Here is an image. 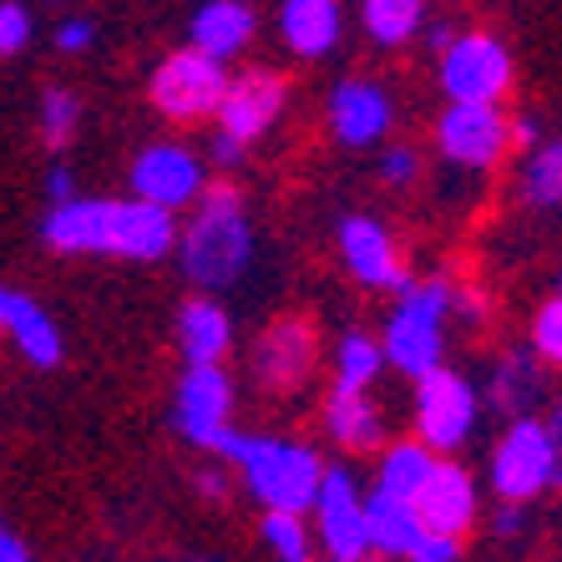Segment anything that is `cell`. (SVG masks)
Instances as JSON below:
<instances>
[{"label": "cell", "instance_id": "1", "mask_svg": "<svg viewBox=\"0 0 562 562\" xmlns=\"http://www.w3.org/2000/svg\"><path fill=\"white\" fill-rule=\"evenodd\" d=\"M178 213L143 198H71L41 213V244L66 259H127L157 263L178 249Z\"/></svg>", "mask_w": 562, "mask_h": 562}, {"label": "cell", "instance_id": "2", "mask_svg": "<svg viewBox=\"0 0 562 562\" xmlns=\"http://www.w3.org/2000/svg\"><path fill=\"white\" fill-rule=\"evenodd\" d=\"M193 294H228L254 269V218L234 183H209L188 209L172 249Z\"/></svg>", "mask_w": 562, "mask_h": 562}, {"label": "cell", "instance_id": "3", "mask_svg": "<svg viewBox=\"0 0 562 562\" xmlns=\"http://www.w3.org/2000/svg\"><path fill=\"white\" fill-rule=\"evenodd\" d=\"M228 467H234L244 492H249L263 512H300V517H310L329 461L319 457L310 441H300V436L238 431V446H234V457H228Z\"/></svg>", "mask_w": 562, "mask_h": 562}, {"label": "cell", "instance_id": "4", "mask_svg": "<svg viewBox=\"0 0 562 562\" xmlns=\"http://www.w3.org/2000/svg\"><path fill=\"white\" fill-rule=\"evenodd\" d=\"M451 304H457V284L451 274H426L411 279L391 304V319L380 329V350L395 375L420 380L426 370L446 366V325H451Z\"/></svg>", "mask_w": 562, "mask_h": 562}, {"label": "cell", "instance_id": "5", "mask_svg": "<svg viewBox=\"0 0 562 562\" xmlns=\"http://www.w3.org/2000/svg\"><path fill=\"white\" fill-rule=\"evenodd\" d=\"M234 406H238V380L223 366H183L178 385H172V431L183 436L188 446H198L203 457L228 461L238 446V426H234Z\"/></svg>", "mask_w": 562, "mask_h": 562}, {"label": "cell", "instance_id": "6", "mask_svg": "<svg viewBox=\"0 0 562 562\" xmlns=\"http://www.w3.org/2000/svg\"><path fill=\"white\" fill-rule=\"evenodd\" d=\"M486 486L497 492V502H522V507L558 486V441L548 416H517L502 426L486 461Z\"/></svg>", "mask_w": 562, "mask_h": 562}, {"label": "cell", "instance_id": "7", "mask_svg": "<svg viewBox=\"0 0 562 562\" xmlns=\"http://www.w3.org/2000/svg\"><path fill=\"white\" fill-rule=\"evenodd\" d=\"M411 426L436 457H457L461 446L476 436L482 426V391L476 380L461 375L451 366L426 370L420 380H411Z\"/></svg>", "mask_w": 562, "mask_h": 562}, {"label": "cell", "instance_id": "8", "mask_svg": "<svg viewBox=\"0 0 562 562\" xmlns=\"http://www.w3.org/2000/svg\"><path fill=\"white\" fill-rule=\"evenodd\" d=\"M436 157L457 172H497L512 153V117L502 102H446L431 127Z\"/></svg>", "mask_w": 562, "mask_h": 562}, {"label": "cell", "instance_id": "9", "mask_svg": "<svg viewBox=\"0 0 562 562\" xmlns=\"http://www.w3.org/2000/svg\"><path fill=\"white\" fill-rule=\"evenodd\" d=\"M228 77H234L228 61H213V56H203L198 46H183V52H168L153 66V77H147V102H153L168 122L218 117Z\"/></svg>", "mask_w": 562, "mask_h": 562}, {"label": "cell", "instance_id": "10", "mask_svg": "<svg viewBox=\"0 0 562 562\" xmlns=\"http://www.w3.org/2000/svg\"><path fill=\"white\" fill-rule=\"evenodd\" d=\"M319 375V335L300 314H279L259 329V340L249 350V380L269 401H289L300 395L310 380Z\"/></svg>", "mask_w": 562, "mask_h": 562}, {"label": "cell", "instance_id": "11", "mask_svg": "<svg viewBox=\"0 0 562 562\" xmlns=\"http://www.w3.org/2000/svg\"><path fill=\"white\" fill-rule=\"evenodd\" d=\"M517 81L507 41L492 31H461L436 56V87L446 102H502Z\"/></svg>", "mask_w": 562, "mask_h": 562}, {"label": "cell", "instance_id": "12", "mask_svg": "<svg viewBox=\"0 0 562 562\" xmlns=\"http://www.w3.org/2000/svg\"><path fill=\"white\" fill-rule=\"evenodd\" d=\"M209 157L193 153L188 143H147L143 153L132 157L127 168V188L132 198L157 203V209L183 213L198 203V193L209 188Z\"/></svg>", "mask_w": 562, "mask_h": 562}, {"label": "cell", "instance_id": "13", "mask_svg": "<svg viewBox=\"0 0 562 562\" xmlns=\"http://www.w3.org/2000/svg\"><path fill=\"white\" fill-rule=\"evenodd\" d=\"M310 527L329 562H355L370 552L366 492H360V476H355L350 467H325L319 497H314V507H310Z\"/></svg>", "mask_w": 562, "mask_h": 562}, {"label": "cell", "instance_id": "14", "mask_svg": "<svg viewBox=\"0 0 562 562\" xmlns=\"http://www.w3.org/2000/svg\"><path fill=\"white\" fill-rule=\"evenodd\" d=\"M335 249L340 263L350 269V279L360 289H380V294H401L411 284V263L395 244V234L375 213H345L335 228Z\"/></svg>", "mask_w": 562, "mask_h": 562}, {"label": "cell", "instance_id": "15", "mask_svg": "<svg viewBox=\"0 0 562 562\" xmlns=\"http://www.w3.org/2000/svg\"><path fill=\"white\" fill-rule=\"evenodd\" d=\"M284 106H289V81L279 77L274 66H244L238 77H228V92H223L213 122H218V132L254 147L274 132V122L284 117Z\"/></svg>", "mask_w": 562, "mask_h": 562}, {"label": "cell", "instance_id": "16", "mask_svg": "<svg viewBox=\"0 0 562 562\" xmlns=\"http://www.w3.org/2000/svg\"><path fill=\"white\" fill-rule=\"evenodd\" d=\"M325 122L340 147H375L395 127V97L375 77H340L329 87Z\"/></svg>", "mask_w": 562, "mask_h": 562}, {"label": "cell", "instance_id": "17", "mask_svg": "<svg viewBox=\"0 0 562 562\" xmlns=\"http://www.w3.org/2000/svg\"><path fill=\"white\" fill-rule=\"evenodd\" d=\"M416 512L431 532L467 537L476 527V517H482V486L457 457H441L436 471L426 476V486L416 492Z\"/></svg>", "mask_w": 562, "mask_h": 562}, {"label": "cell", "instance_id": "18", "mask_svg": "<svg viewBox=\"0 0 562 562\" xmlns=\"http://www.w3.org/2000/svg\"><path fill=\"white\" fill-rule=\"evenodd\" d=\"M548 366L532 355V345H512L492 360L486 370V406L497 411V416L517 420V416H537V411L548 406Z\"/></svg>", "mask_w": 562, "mask_h": 562}, {"label": "cell", "instance_id": "19", "mask_svg": "<svg viewBox=\"0 0 562 562\" xmlns=\"http://www.w3.org/2000/svg\"><path fill=\"white\" fill-rule=\"evenodd\" d=\"M0 335H11V345L31 370H56L66 355L61 325L52 319V310L11 284H0Z\"/></svg>", "mask_w": 562, "mask_h": 562}, {"label": "cell", "instance_id": "20", "mask_svg": "<svg viewBox=\"0 0 562 562\" xmlns=\"http://www.w3.org/2000/svg\"><path fill=\"white\" fill-rule=\"evenodd\" d=\"M172 340L183 350V366H223L234 350V314L218 304V294H193L178 304Z\"/></svg>", "mask_w": 562, "mask_h": 562}, {"label": "cell", "instance_id": "21", "mask_svg": "<svg viewBox=\"0 0 562 562\" xmlns=\"http://www.w3.org/2000/svg\"><path fill=\"white\" fill-rule=\"evenodd\" d=\"M345 36L340 0H279V41L300 61H325Z\"/></svg>", "mask_w": 562, "mask_h": 562}, {"label": "cell", "instance_id": "22", "mask_svg": "<svg viewBox=\"0 0 562 562\" xmlns=\"http://www.w3.org/2000/svg\"><path fill=\"white\" fill-rule=\"evenodd\" d=\"M254 31H259V15L249 0H203L193 11V26H188V46H198L213 61H234L249 52Z\"/></svg>", "mask_w": 562, "mask_h": 562}, {"label": "cell", "instance_id": "23", "mask_svg": "<svg viewBox=\"0 0 562 562\" xmlns=\"http://www.w3.org/2000/svg\"><path fill=\"white\" fill-rule=\"evenodd\" d=\"M319 420H325L329 441L340 451H350V457H366V451L385 446V416H380L370 391H329Z\"/></svg>", "mask_w": 562, "mask_h": 562}, {"label": "cell", "instance_id": "24", "mask_svg": "<svg viewBox=\"0 0 562 562\" xmlns=\"http://www.w3.org/2000/svg\"><path fill=\"white\" fill-rule=\"evenodd\" d=\"M420 532H426V522H420L416 502L391 497V492L370 486V492H366V537H370V552H380V558H391V562H406L411 552H416Z\"/></svg>", "mask_w": 562, "mask_h": 562}, {"label": "cell", "instance_id": "25", "mask_svg": "<svg viewBox=\"0 0 562 562\" xmlns=\"http://www.w3.org/2000/svg\"><path fill=\"white\" fill-rule=\"evenodd\" d=\"M436 451L420 436H401V441H385L380 446V461H375V486L391 492V497H406L416 502V492L426 486V476L436 471Z\"/></svg>", "mask_w": 562, "mask_h": 562}, {"label": "cell", "instance_id": "26", "mask_svg": "<svg viewBox=\"0 0 562 562\" xmlns=\"http://www.w3.org/2000/svg\"><path fill=\"white\" fill-rule=\"evenodd\" d=\"M385 350L366 329H345L329 355V391H375V380L385 375Z\"/></svg>", "mask_w": 562, "mask_h": 562}, {"label": "cell", "instance_id": "27", "mask_svg": "<svg viewBox=\"0 0 562 562\" xmlns=\"http://www.w3.org/2000/svg\"><path fill=\"white\" fill-rule=\"evenodd\" d=\"M517 203L532 213L562 209V137H542L527 147V162L517 172Z\"/></svg>", "mask_w": 562, "mask_h": 562}, {"label": "cell", "instance_id": "28", "mask_svg": "<svg viewBox=\"0 0 562 562\" xmlns=\"http://www.w3.org/2000/svg\"><path fill=\"white\" fill-rule=\"evenodd\" d=\"M360 31L380 52H395L426 31V0H360Z\"/></svg>", "mask_w": 562, "mask_h": 562}, {"label": "cell", "instance_id": "29", "mask_svg": "<svg viewBox=\"0 0 562 562\" xmlns=\"http://www.w3.org/2000/svg\"><path fill=\"white\" fill-rule=\"evenodd\" d=\"M36 132L46 153H66L81 132V97L71 87H46L36 102Z\"/></svg>", "mask_w": 562, "mask_h": 562}, {"label": "cell", "instance_id": "30", "mask_svg": "<svg viewBox=\"0 0 562 562\" xmlns=\"http://www.w3.org/2000/svg\"><path fill=\"white\" fill-rule=\"evenodd\" d=\"M259 537L274 562H314V527L304 522L300 512H263Z\"/></svg>", "mask_w": 562, "mask_h": 562}, {"label": "cell", "instance_id": "31", "mask_svg": "<svg viewBox=\"0 0 562 562\" xmlns=\"http://www.w3.org/2000/svg\"><path fill=\"white\" fill-rule=\"evenodd\" d=\"M527 345L548 370H562V294L542 300L532 310V325H527Z\"/></svg>", "mask_w": 562, "mask_h": 562}, {"label": "cell", "instance_id": "32", "mask_svg": "<svg viewBox=\"0 0 562 562\" xmlns=\"http://www.w3.org/2000/svg\"><path fill=\"white\" fill-rule=\"evenodd\" d=\"M380 183L385 188H395V193H406V188H416L420 183V172H426V162H420V153L411 143H395V147H385L380 153Z\"/></svg>", "mask_w": 562, "mask_h": 562}, {"label": "cell", "instance_id": "33", "mask_svg": "<svg viewBox=\"0 0 562 562\" xmlns=\"http://www.w3.org/2000/svg\"><path fill=\"white\" fill-rule=\"evenodd\" d=\"M31 41H36L31 5H21V0H0V61H5V56H21Z\"/></svg>", "mask_w": 562, "mask_h": 562}, {"label": "cell", "instance_id": "34", "mask_svg": "<svg viewBox=\"0 0 562 562\" xmlns=\"http://www.w3.org/2000/svg\"><path fill=\"white\" fill-rule=\"evenodd\" d=\"M52 46H56L61 56H87V52L97 46V26L87 21V15H66L61 26H56Z\"/></svg>", "mask_w": 562, "mask_h": 562}, {"label": "cell", "instance_id": "35", "mask_svg": "<svg viewBox=\"0 0 562 562\" xmlns=\"http://www.w3.org/2000/svg\"><path fill=\"white\" fill-rule=\"evenodd\" d=\"M406 562H461V537H446V532H420L416 552H411Z\"/></svg>", "mask_w": 562, "mask_h": 562}, {"label": "cell", "instance_id": "36", "mask_svg": "<svg viewBox=\"0 0 562 562\" xmlns=\"http://www.w3.org/2000/svg\"><path fill=\"white\" fill-rule=\"evenodd\" d=\"M209 168H218V172H234V168H244V157H249V147L238 143V137H228V132H213L209 137Z\"/></svg>", "mask_w": 562, "mask_h": 562}, {"label": "cell", "instance_id": "37", "mask_svg": "<svg viewBox=\"0 0 562 562\" xmlns=\"http://www.w3.org/2000/svg\"><path fill=\"white\" fill-rule=\"evenodd\" d=\"M228 476H234V467H228V461H213V457H209V467H203V471H198V476H193L198 497L223 502V497H228V492H234V486H228Z\"/></svg>", "mask_w": 562, "mask_h": 562}, {"label": "cell", "instance_id": "38", "mask_svg": "<svg viewBox=\"0 0 562 562\" xmlns=\"http://www.w3.org/2000/svg\"><path fill=\"white\" fill-rule=\"evenodd\" d=\"M522 527H527L522 502H497V512H492V532H497L502 542H512V537H522Z\"/></svg>", "mask_w": 562, "mask_h": 562}, {"label": "cell", "instance_id": "39", "mask_svg": "<svg viewBox=\"0 0 562 562\" xmlns=\"http://www.w3.org/2000/svg\"><path fill=\"white\" fill-rule=\"evenodd\" d=\"M41 193H46V203H71L81 188H77V178H71V168H66V162H56V168L41 178Z\"/></svg>", "mask_w": 562, "mask_h": 562}, {"label": "cell", "instance_id": "40", "mask_svg": "<svg viewBox=\"0 0 562 562\" xmlns=\"http://www.w3.org/2000/svg\"><path fill=\"white\" fill-rule=\"evenodd\" d=\"M542 143V117L537 112H517L512 117V147H537Z\"/></svg>", "mask_w": 562, "mask_h": 562}, {"label": "cell", "instance_id": "41", "mask_svg": "<svg viewBox=\"0 0 562 562\" xmlns=\"http://www.w3.org/2000/svg\"><path fill=\"white\" fill-rule=\"evenodd\" d=\"M0 562H31V548L5 522H0Z\"/></svg>", "mask_w": 562, "mask_h": 562}, {"label": "cell", "instance_id": "42", "mask_svg": "<svg viewBox=\"0 0 562 562\" xmlns=\"http://www.w3.org/2000/svg\"><path fill=\"white\" fill-rule=\"evenodd\" d=\"M457 36H461V31L451 26V21H436V26H426V46H431L436 56H441V52H446V46H451V41H457Z\"/></svg>", "mask_w": 562, "mask_h": 562}, {"label": "cell", "instance_id": "43", "mask_svg": "<svg viewBox=\"0 0 562 562\" xmlns=\"http://www.w3.org/2000/svg\"><path fill=\"white\" fill-rule=\"evenodd\" d=\"M548 426H552V441H558V486H562V391L548 401Z\"/></svg>", "mask_w": 562, "mask_h": 562}, {"label": "cell", "instance_id": "44", "mask_svg": "<svg viewBox=\"0 0 562 562\" xmlns=\"http://www.w3.org/2000/svg\"><path fill=\"white\" fill-rule=\"evenodd\" d=\"M355 562H391V558H380V552H366V558H355Z\"/></svg>", "mask_w": 562, "mask_h": 562}, {"label": "cell", "instance_id": "45", "mask_svg": "<svg viewBox=\"0 0 562 562\" xmlns=\"http://www.w3.org/2000/svg\"><path fill=\"white\" fill-rule=\"evenodd\" d=\"M558 294H562V274H558Z\"/></svg>", "mask_w": 562, "mask_h": 562}, {"label": "cell", "instance_id": "46", "mask_svg": "<svg viewBox=\"0 0 562 562\" xmlns=\"http://www.w3.org/2000/svg\"><path fill=\"white\" fill-rule=\"evenodd\" d=\"M193 562H209V558H193Z\"/></svg>", "mask_w": 562, "mask_h": 562}, {"label": "cell", "instance_id": "47", "mask_svg": "<svg viewBox=\"0 0 562 562\" xmlns=\"http://www.w3.org/2000/svg\"><path fill=\"white\" fill-rule=\"evenodd\" d=\"M52 5H56V0H52Z\"/></svg>", "mask_w": 562, "mask_h": 562}]
</instances>
